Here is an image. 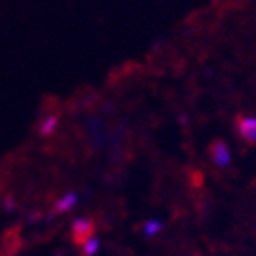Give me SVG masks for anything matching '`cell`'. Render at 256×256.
I'll list each match as a JSON object with an SVG mask.
<instances>
[{
    "label": "cell",
    "mask_w": 256,
    "mask_h": 256,
    "mask_svg": "<svg viewBox=\"0 0 256 256\" xmlns=\"http://www.w3.org/2000/svg\"><path fill=\"white\" fill-rule=\"evenodd\" d=\"M72 234H74L75 244H86V242L92 238V234H94V225H92L90 220H86V218L75 220Z\"/></svg>",
    "instance_id": "obj_1"
},
{
    "label": "cell",
    "mask_w": 256,
    "mask_h": 256,
    "mask_svg": "<svg viewBox=\"0 0 256 256\" xmlns=\"http://www.w3.org/2000/svg\"><path fill=\"white\" fill-rule=\"evenodd\" d=\"M210 158L218 166H229L230 160H232L229 146L224 141H214L212 146H210Z\"/></svg>",
    "instance_id": "obj_2"
},
{
    "label": "cell",
    "mask_w": 256,
    "mask_h": 256,
    "mask_svg": "<svg viewBox=\"0 0 256 256\" xmlns=\"http://www.w3.org/2000/svg\"><path fill=\"white\" fill-rule=\"evenodd\" d=\"M238 132L246 141L256 143V118L246 116V118L238 119Z\"/></svg>",
    "instance_id": "obj_3"
},
{
    "label": "cell",
    "mask_w": 256,
    "mask_h": 256,
    "mask_svg": "<svg viewBox=\"0 0 256 256\" xmlns=\"http://www.w3.org/2000/svg\"><path fill=\"white\" fill-rule=\"evenodd\" d=\"M57 128H59V116H57V114H50V116H46V118L40 121V124H38V134L44 136V138H48V136H52Z\"/></svg>",
    "instance_id": "obj_4"
},
{
    "label": "cell",
    "mask_w": 256,
    "mask_h": 256,
    "mask_svg": "<svg viewBox=\"0 0 256 256\" xmlns=\"http://www.w3.org/2000/svg\"><path fill=\"white\" fill-rule=\"evenodd\" d=\"M77 202H79V196L75 194V192H68L66 196H62L57 202V205H55V212H66V210H70V208H74L75 205H77Z\"/></svg>",
    "instance_id": "obj_5"
},
{
    "label": "cell",
    "mask_w": 256,
    "mask_h": 256,
    "mask_svg": "<svg viewBox=\"0 0 256 256\" xmlns=\"http://www.w3.org/2000/svg\"><path fill=\"white\" fill-rule=\"evenodd\" d=\"M161 229H163V224H161L160 220H148V222H144V225H143V232H144V236H148V238L156 236Z\"/></svg>",
    "instance_id": "obj_6"
},
{
    "label": "cell",
    "mask_w": 256,
    "mask_h": 256,
    "mask_svg": "<svg viewBox=\"0 0 256 256\" xmlns=\"http://www.w3.org/2000/svg\"><path fill=\"white\" fill-rule=\"evenodd\" d=\"M99 247H101V242L92 236L86 244H82V254H84V256H94L97 251H99Z\"/></svg>",
    "instance_id": "obj_7"
}]
</instances>
